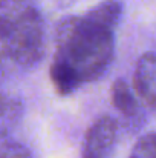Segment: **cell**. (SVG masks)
<instances>
[{
	"label": "cell",
	"instance_id": "5b68a950",
	"mask_svg": "<svg viewBox=\"0 0 156 158\" xmlns=\"http://www.w3.org/2000/svg\"><path fill=\"white\" fill-rule=\"evenodd\" d=\"M110 92H112V103L121 114H124L127 117H132L136 114L138 103H136V98H135L130 86L126 83V80H122V78L115 80Z\"/></svg>",
	"mask_w": 156,
	"mask_h": 158
},
{
	"label": "cell",
	"instance_id": "8992f818",
	"mask_svg": "<svg viewBox=\"0 0 156 158\" xmlns=\"http://www.w3.org/2000/svg\"><path fill=\"white\" fill-rule=\"evenodd\" d=\"M23 105L18 98L0 92V132H9L22 118Z\"/></svg>",
	"mask_w": 156,
	"mask_h": 158
},
{
	"label": "cell",
	"instance_id": "7a4b0ae2",
	"mask_svg": "<svg viewBox=\"0 0 156 158\" xmlns=\"http://www.w3.org/2000/svg\"><path fill=\"white\" fill-rule=\"evenodd\" d=\"M0 45L20 66H32L45 55V20L35 0H0Z\"/></svg>",
	"mask_w": 156,
	"mask_h": 158
},
{
	"label": "cell",
	"instance_id": "ba28073f",
	"mask_svg": "<svg viewBox=\"0 0 156 158\" xmlns=\"http://www.w3.org/2000/svg\"><path fill=\"white\" fill-rule=\"evenodd\" d=\"M129 158H156V134L141 137L133 146Z\"/></svg>",
	"mask_w": 156,
	"mask_h": 158
},
{
	"label": "cell",
	"instance_id": "52a82bcc",
	"mask_svg": "<svg viewBox=\"0 0 156 158\" xmlns=\"http://www.w3.org/2000/svg\"><path fill=\"white\" fill-rule=\"evenodd\" d=\"M0 158H32L26 146L14 140L8 132H0Z\"/></svg>",
	"mask_w": 156,
	"mask_h": 158
},
{
	"label": "cell",
	"instance_id": "277c9868",
	"mask_svg": "<svg viewBox=\"0 0 156 158\" xmlns=\"http://www.w3.org/2000/svg\"><path fill=\"white\" fill-rule=\"evenodd\" d=\"M135 92L149 106L156 107V54H142L133 72Z\"/></svg>",
	"mask_w": 156,
	"mask_h": 158
},
{
	"label": "cell",
	"instance_id": "3957f363",
	"mask_svg": "<svg viewBox=\"0 0 156 158\" xmlns=\"http://www.w3.org/2000/svg\"><path fill=\"white\" fill-rule=\"evenodd\" d=\"M118 137V123L115 118L103 115L87 129L81 158H109Z\"/></svg>",
	"mask_w": 156,
	"mask_h": 158
},
{
	"label": "cell",
	"instance_id": "6da1fadb",
	"mask_svg": "<svg viewBox=\"0 0 156 158\" xmlns=\"http://www.w3.org/2000/svg\"><path fill=\"white\" fill-rule=\"evenodd\" d=\"M113 31L87 12L64 17L60 22L49 71L58 94H72L84 83L103 75L115 52Z\"/></svg>",
	"mask_w": 156,
	"mask_h": 158
}]
</instances>
